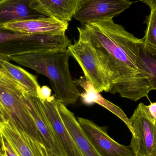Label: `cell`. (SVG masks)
Here are the masks:
<instances>
[{"label":"cell","mask_w":156,"mask_h":156,"mask_svg":"<svg viewBox=\"0 0 156 156\" xmlns=\"http://www.w3.org/2000/svg\"><path fill=\"white\" fill-rule=\"evenodd\" d=\"M78 30L95 49L110 80V92L134 101L149 100L152 90L143 74L138 51L142 38L115 23L112 17L85 24Z\"/></svg>","instance_id":"6da1fadb"},{"label":"cell","mask_w":156,"mask_h":156,"mask_svg":"<svg viewBox=\"0 0 156 156\" xmlns=\"http://www.w3.org/2000/svg\"><path fill=\"white\" fill-rule=\"evenodd\" d=\"M70 56L68 48L29 53L11 57L9 59L48 78L55 97L67 106L75 104L80 95L69 71Z\"/></svg>","instance_id":"7a4b0ae2"},{"label":"cell","mask_w":156,"mask_h":156,"mask_svg":"<svg viewBox=\"0 0 156 156\" xmlns=\"http://www.w3.org/2000/svg\"><path fill=\"white\" fill-rule=\"evenodd\" d=\"M71 44L66 33L23 34L0 26V57L8 59L29 53L66 49Z\"/></svg>","instance_id":"3957f363"},{"label":"cell","mask_w":156,"mask_h":156,"mask_svg":"<svg viewBox=\"0 0 156 156\" xmlns=\"http://www.w3.org/2000/svg\"><path fill=\"white\" fill-rule=\"evenodd\" d=\"M24 91L3 70H0V108L6 122L44 144L25 101Z\"/></svg>","instance_id":"277c9868"},{"label":"cell","mask_w":156,"mask_h":156,"mask_svg":"<svg viewBox=\"0 0 156 156\" xmlns=\"http://www.w3.org/2000/svg\"><path fill=\"white\" fill-rule=\"evenodd\" d=\"M70 55L77 61L87 80L99 93L110 92L109 77L90 42L79 33V39L68 47Z\"/></svg>","instance_id":"5b68a950"},{"label":"cell","mask_w":156,"mask_h":156,"mask_svg":"<svg viewBox=\"0 0 156 156\" xmlns=\"http://www.w3.org/2000/svg\"><path fill=\"white\" fill-rule=\"evenodd\" d=\"M133 133L130 147L137 156H152L156 144V121L140 103L129 118Z\"/></svg>","instance_id":"8992f818"},{"label":"cell","mask_w":156,"mask_h":156,"mask_svg":"<svg viewBox=\"0 0 156 156\" xmlns=\"http://www.w3.org/2000/svg\"><path fill=\"white\" fill-rule=\"evenodd\" d=\"M128 0H81L74 17L83 24L113 18L128 9Z\"/></svg>","instance_id":"52a82bcc"},{"label":"cell","mask_w":156,"mask_h":156,"mask_svg":"<svg viewBox=\"0 0 156 156\" xmlns=\"http://www.w3.org/2000/svg\"><path fill=\"white\" fill-rule=\"evenodd\" d=\"M78 121L85 135L101 156H137L130 146L121 144L111 138L104 128L85 118L79 117Z\"/></svg>","instance_id":"ba28073f"},{"label":"cell","mask_w":156,"mask_h":156,"mask_svg":"<svg viewBox=\"0 0 156 156\" xmlns=\"http://www.w3.org/2000/svg\"><path fill=\"white\" fill-rule=\"evenodd\" d=\"M40 100L42 108L66 156H83L61 119L55 94L48 99Z\"/></svg>","instance_id":"9c48e42d"},{"label":"cell","mask_w":156,"mask_h":156,"mask_svg":"<svg viewBox=\"0 0 156 156\" xmlns=\"http://www.w3.org/2000/svg\"><path fill=\"white\" fill-rule=\"evenodd\" d=\"M24 95L29 112L46 146L58 155L66 156L42 108L40 98L31 95L25 91Z\"/></svg>","instance_id":"30bf717a"},{"label":"cell","mask_w":156,"mask_h":156,"mask_svg":"<svg viewBox=\"0 0 156 156\" xmlns=\"http://www.w3.org/2000/svg\"><path fill=\"white\" fill-rule=\"evenodd\" d=\"M31 0H0V26L47 17L30 6Z\"/></svg>","instance_id":"8fae6325"},{"label":"cell","mask_w":156,"mask_h":156,"mask_svg":"<svg viewBox=\"0 0 156 156\" xmlns=\"http://www.w3.org/2000/svg\"><path fill=\"white\" fill-rule=\"evenodd\" d=\"M81 0H31L30 6L47 17L69 23Z\"/></svg>","instance_id":"7c38bea8"},{"label":"cell","mask_w":156,"mask_h":156,"mask_svg":"<svg viewBox=\"0 0 156 156\" xmlns=\"http://www.w3.org/2000/svg\"><path fill=\"white\" fill-rule=\"evenodd\" d=\"M57 107L62 121L83 156H101L85 135L74 114L57 99Z\"/></svg>","instance_id":"4fadbf2b"},{"label":"cell","mask_w":156,"mask_h":156,"mask_svg":"<svg viewBox=\"0 0 156 156\" xmlns=\"http://www.w3.org/2000/svg\"><path fill=\"white\" fill-rule=\"evenodd\" d=\"M69 23L55 18L45 17L6 24L8 29L27 34L60 33L66 32Z\"/></svg>","instance_id":"5bb4252c"},{"label":"cell","mask_w":156,"mask_h":156,"mask_svg":"<svg viewBox=\"0 0 156 156\" xmlns=\"http://www.w3.org/2000/svg\"><path fill=\"white\" fill-rule=\"evenodd\" d=\"M75 82L77 85H80L84 89V92L80 94V95L83 103L87 105L96 103L104 107L122 120L126 124L131 133L133 134V128L129 118L122 109L103 98L100 93L95 90L93 84L85 78L82 77L75 80Z\"/></svg>","instance_id":"9a60e30c"},{"label":"cell","mask_w":156,"mask_h":156,"mask_svg":"<svg viewBox=\"0 0 156 156\" xmlns=\"http://www.w3.org/2000/svg\"><path fill=\"white\" fill-rule=\"evenodd\" d=\"M2 65L3 70L18 83L25 91L31 95L37 96L41 87L35 76L23 69L10 63L8 59L3 60Z\"/></svg>","instance_id":"2e32d148"},{"label":"cell","mask_w":156,"mask_h":156,"mask_svg":"<svg viewBox=\"0 0 156 156\" xmlns=\"http://www.w3.org/2000/svg\"><path fill=\"white\" fill-rule=\"evenodd\" d=\"M0 132L19 156H36L28 140V136L8 122L0 126Z\"/></svg>","instance_id":"e0dca14e"},{"label":"cell","mask_w":156,"mask_h":156,"mask_svg":"<svg viewBox=\"0 0 156 156\" xmlns=\"http://www.w3.org/2000/svg\"><path fill=\"white\" fill-rule=\"evenodd\" d=\"M138 51L139 56L150 76L148 81L151 90L156 91V49L146 45L143 40L139 44Z\"/></svg>","instance_id":"ac0fdd59"},{"label":"cell","mask_w":156,"mask_h":156,"mask_svg":"<svg viewBox=\"0 0 156 156\" xmlns=\"http://www.w3.org/2000/svg\"><path fill=\"white\" fill-rule=\"evenodd\" d=\"M146 23L147 28L142 39L146 45L156 49V9L151 10Z\"/></svg>","instance_id":"d6986e66"},{"label":"cell","mask_w":156,"mask_h":156,"mask_svg":"<svg viewBox=\"0 0 156 156\" xmlns=\"http://www.w3.org/2000/svg\"><path fill=\"white\" fill-rule=\"evenodd\" d=\"M28 140L36 156H60L50 151L45 145L28 136Z\"/></svg>","instance_id":"ffe728a7"},{"label":"cell","mask_w":156,"mask_h":156,"mask_svg":"<svg viewBox=\"0 0 156 156\" xmlns=\"http://www.w3.org/2000/svg\"><path fill=\"white\" fill-rule=\"evenodd\" d=\"M0 144L2 151L6 156H19L4 136L0 132Z\"/></svg>","instance_id":"44dd1931"},{"label":"cell","mask_w":156,"mask_h":156,"mask_svg":"<svg viewBox=\"0 0 156 156\" xmlns=\"http://www.w3.org/2000/svg\"><path fill=\"white\" fill-rule=\"evenodd\" d=\"M51 90L49 87L44 86L39 89L37 94V97L41 100H45L48 99L51 96Z\"/></svg>","instance_id":"7402d4cb"},{"label":"cell","mask_w":156,"mask_h":156,"mask_svg":"<svg viewBox=\"0 0 156 156\" xmlns=\"http://www.w3.org/2000/svg\"><path fill=\"white\" fill-rule=\"evenodd\" d=\"M147 110L151 117L156 121V102L151 103L150 105L147 106Z\"/></svg>","instance_id":"603a6c76"},{"label":"cell","mask_w":156,"mask_h":156,"mask_svg":"<svg viewBox=\"0 0 156 156\" xmlns=\"http://www.w3.org/2000/svg\"><path fill=\"white\" fill-rule=\"evenodd\" d=\"M146 4L148 5L151 10L156 9V0H141Z\"/></svg>","instance_id":"cb8c5ba5"},{"label":"cell","mask_w":156,"mask_h":156,"mask_svg":"<svg viewBox=\"0 0 156 156\" xmlns=\"http://www.w3.org/2000/svg\"><path fill=\"white\" fill-rule=\"evenodd\" d=\"M6 122L4 116L2 112V109L0 108V126L5 123Z\"/></svg>","instance_id":"d4e9b609"},{"label":"cell","mask_w":156,"mask_h":156,"mask_svg":"<svg viewBox=\"0 0 156 156\" xmlns=\"http://www.w3.org/2000/svg\"><path fill=\"white\" fill-rule=\"evenodd\" d=\"M5 59H8V60H9L8 58L0 57V69H2V63L3 61V60H5Z\"/></svg>","instance_id":"484cf974"},{"label":"cell","mask_w":156,"mask_h":156,"mask_svg":"<svg viewBox=\"0 0 156 156\" xmlns=\"http://www.w3.org/2000/svg\"><path fill=\"white\" fill-rule=\"evenodd\" d=\"M0 156H6V155L2 152V151L0 150Z\"/></svg>","instance_id":"4316f807"},{"label":"cell","mask_w":156,"mask_h":156,"mask_svg":"<svg viewBox=\"0 0 156 156\" xmlns=\"http://www.w3.org/2000/svg\"><path fill=\"white\" fill-rule=\"evenodd\" d=\"M152 156H156V144L154 150V153H153V155H152Z\"/></svg>","instance_id":"83f0119b"},{"label":"cell","mask_w":156,"mask_h":156,"mask_svg":"<svg viewBox=\"0 0 156 156\" xmlns=\"http://www.w3.org/2000/svg\"><path fill=\"white\" fill-rule=\"evenodd\" d=\"M2 70V69H0V70Z\"/></svg>","instance_id":"f1b7e54d"},{"label":"cell","mask_w":156,"mask_h":156,"mask_svg":"<svg viewBox=\"0 0 156 156\" xmlns=\"http://www.w3.org/2000/svg\"></svg>","instance_id":"f546056e"}]
</instances>
